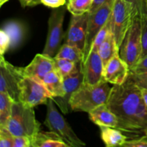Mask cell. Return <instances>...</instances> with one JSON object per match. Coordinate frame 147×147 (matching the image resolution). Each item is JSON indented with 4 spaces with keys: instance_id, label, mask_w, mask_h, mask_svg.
I'll list each match as a JSON object with an SVG mask.
<instances>
[{
    "instance_id": "obj_1",
    "label": "cell",
    "mask_w": 147,
    "mask_h": 147,
    "mask_svg": "<svg viewBox=\"0 0 147 147\" xmlns=\"http://www.w3.org/2000/svg\"><path fill=\"white\" fill-rule=\"evenodd\" d=\"M106 104L119 119L121 131L145 134L147 109L141 88L129 75L123 83L113 85Z\"/></svg>"
},
{
    "instance_id": "obj_2",
    "label": "cell",
    "mask_w": 147,
    "mask_h": 147,
    "mask_svg": "<svg viewBox=\"0 0 147 147\" xmlns=\"http://www.w3.org/2000/svg\"><path fill=\"white\" fill-rule=\"evenodd\" d=\"M111 90V87L104 80L96 85L83 83L72 95L70 109L73 111L89 113L97 106L106 104Z\"/></svg>"
},
{
    "instance_id": "obj_3",
    "label": "cell",
    "mask_w": 147,
    "mask_h": 147,
    "mask_svg": "<svg viewBox=\"0 0 147 147\" xmlns=\"http://www.w3.org/2000/svg\"><path fill=\"white\" fill-rule=\"evenodd\" d=\"M5 127L12 136L32 139L40 131V123L36 119L34 107L21 101H14L11 116Z\"/></svg>"
},
{
    "instance_id": "obj_4",
    "label": "cell",
    "mask_w": 147,
    "mask_h": 147,
    "mask_svg": "<svg viewBox=\"0 0 147 147\" xmlns=\"http://www.w3.org/2000/svg\"><path fill=\"white\" fill-rule=\"evenodd\" d=\"M47 113L44 124L51 131L58 135L69 147H82L86 143L78 138L63 115L59 112L53 98L47 103Z\"/></svg>"
},
{
    "instance_id": "obj_5",
    "label": "cell",
    "mask_w": 147,
    "mask_h": 147,
    "mask_svg": "<svg viewBox=\"0 0 147 147\" xmlns=\"http://www.w3.org/2000/svg\"><path fill=\"white\" fill-rule=\"evenodd\" d=\"M142 53V22L136 17L119 46V55L131 70L140 60Z\"/></svg>"
},
{
    "instance_id": "obj_6",
    "label": "cell",
    "mask_w": 147,
    "mask_h": 147,
    "mask_svg": "<svg viewBox=\"0 0 147 147\" xmlns=\"http://www.w3.org/2000/svg\"><path fill=\"white\" fill-rule=\"evenodd\" d=\"M134 19L130 3L126 0H114L110 16L111 30L119 48Z\"/></svg>"
},
{
    "instance_id": "obj_7",
    "label": "cell",
    "mask_w": 147,
    "mask_h": 147,
    "mask_svg": "<svg viewBox=\"0 0 147 147\" xmlns=\"http://www.w3.org/2000/svg\"><path fill=\"white\" fill-rule=\"evenodd\" d=\"M67 7L65 5L53 8L48 20V32L43 54L54 57L61 47L63 38L64 22Z\"/></svg>"
},
{
    "instance_id": "obj_8",
    "label": "cell",
    "mask_w": 147,
    "mask_h": 147,
    "mask_svg": "<svg viewBox=\"0 0 147 147\" xmlns=\"http://www.w3.org/2000/svg\"><path fill=\"white\" fill-rule=\"evenodd\" d=\"M19 88V101L32 107L47 104L49 99L53 98L42 83L27 76L20 80Z\"/></svg>"
},
{
    "instance_id": "obj_9",
    "label": "cell",
    "mask_w": 147,
    "mask_h": 147,
    "mask_svg": "<svg viewBox=\"0 0 147 147\" xmlns=\"http://www.w3.org/2000/svg\"><path fill=\"white\" fill-rule=\"evenodd\" d=\"M24 77L22 67H15L7 61L0 64V93L9 96L14 101H19V84Z\"/></svg>"
},
{
    "instance_id": "obj_10",
    "label": "cell",
    "mask_w": 147,
    "mask_h": 147,
    "mask_svg": "<svg viewBox=\"0 0 147 147\" xmlns=\"http://www.w3.org/2000/svg\"><path fill=\"white\" fill-rule=\"evenodd\" d=\"M113 2L106 3L89 14L87 36H86L84 53H83L84 57H83V63L91 50L92 44L96 36L109 20L111 13Z\"/></svg>"
},
{
    "instance_id": "obj_11",
    "label": "cell",
    "mask_w": 147,
    "mask_h": 147,
    "mask_svg": "<svg viewBox=\"0 0 147 147\" xmlns=\"http://www.w3.org/2000/svg\"><path fill=\"white\" fill-rule=\"evenodd\" d=\"M89 14L90 12L85 13L81 15L72 14L65 42V43L77 47L83 53L87 36Z\"/></svg>"
},
{
    "instance_id": "obj_12",
    "label": "cell",
    "mask_w": 147,
    "mask_h": 147,
    "mask_svg": "<svg viewBox=\"0 0 147 147\" xmlns=\"http://www.w3.org/2000/svg\"><path fill=\"white\" fill-rule=\"evenodd\" d=\"M83 83L96 85L103 80L104 65L98 52L90 50L86 60L81 63Z\"/></svg>"
},
{
    "instance_id": "obj_13",
    "label": "cell",
    "mask_w": 147,
    "mask_h": 147,
    "mask_svg": "<svg viewBox=\"0 0 147 147\" xmlns=\"http://www.w3.org/2000/svg\"><path fill=\"white\" fill-rule=\"evenodd\" d=\"M54 70H55L54 57L42 53L36 55L28 65L22 67V73L24 76L42 83L43 78Z\"/></svg>"
},
{
    "instance_id": "obj_14",
    "label": "cell",
    "mask_w": 147,
    "mask_h": 147,
    "mask_svg": "<svg viewBox=\"0 0 147 147\" xmlns=\"http://www.w3.org/2000/svg\"><path fill=\"white\" fill-rule=\"evenodd\" d=\"M83 83V73L80 67L78 71L63 78V95L60 98H53L54 100L64 114L68 113L70 100L72 95Z\"/></svg>"
},
{
    "instance_id": "obj_15",
    "label": "cell",
    "mask_w": 147,
    "mask_h": 147,
    "mask_svg": "<svg viewBox=\"0 0 147 147\" xmlns=\"http://www.w3.org/2000/svg\"><path fill=\"white\" fill-rule=\"evenodd\" d=\"M129 73V67L117 53L104 66L103 79L109 83L120 85L127 79Z\"/></svg>"
},
{
    "instance_id": "obj_16",
    "label": "cell",
    "mask_w": 147,
    "mask_h": 147,
    "mask_svg": "<svg viewBox=\"0 0 147 147\" xmlns=\"http://www.w3.org/2000/svg\"><path fill=\"white\" fill-rule=\"evenodd\" d=\"M90 120L98 126H109L120 130V122L117 116L107 107L102 104L88 113Z\"/></svg>"
},
{
    "instance_id": "obj_17",
    "label": "cell",
    "mask_w": 147,
    "mask_h": 147,
    "mask_svg": "<svg viewBox=\"0 0 147 147\" xmlns=\"http://www.w3.org/2000/svg\"><path fill=\"white\" fill-rule=\"evenodd\" d=\"M31 147H69L55 132L39 131L31 139Z\"/></svg>"
},
{
    "instance_id": "obj_18",
    "label": "cell",
    "mask_w": 147,
    "mask_h": 147,
    "mask_svg": "<svg viewBox=\"0 0 147 147\" xmlns=\"http://www.w3.org/2000/svg\"><path fill=\"white\" fill-rule=\"evenodd\" d=\"M3 30L9 37V49H14L22 42L25 35V29L22 23L19 21L7 22Z\"/></svg>"
},
{
    "instance_id": "obj_19",
    "label": "cell",
    "mask_w": 147,
    "mask_h": 147,
    "mask_svg": "<svg viewBox=\"0 0 147 147\" xmlns=\"http://www.w3.org/2000/svg\"><path fill=\"white\" fill-rule=\"evenodd\" d=\"M100 137L107 147L123 146L127 138L122 134L121 131L109 126H99Z\"/></svg>"
},
{
    "instance_id": "obj_20",
    "label": "cell",
    "mask_w": 147,
    "mask_h": 147,
    "mask_svg": "<svg viewBox=\"0 0 147 147\" xmlns=\"http://www.w3.org/2000/svg\"><path fill=\"white\" fill-rule=\"evenodd\" d=\"M42 83L53 98H60L63 95V78L56 70H52L43 78Z\"/></svg>"
},
{
    "instance_id": "obj_21",
    "label": "cell",
    "mask_w": 147,
    "mask_h": 147,
    "mask_svg": "<svg viewBox=\"0 0 147 147\" xmlns=\"http://www.w3.org/2000/svg\"><path fill=\"white\" fill-rule=\"evenodd\" d=\"M98 52L103 60L104 66L115 55L119 53V47L111 30L108 34L104 42L100 45Z\"/></svg>"
},
{
    "instance_id": "obj_22",
    "label": "cell",
    "mask_w": 147,
    "mask_h": 147,
    "mask_svg": "<svg viewBox=\"0 0 147 147\" xmlns=\"http://www.w3.org/2000/svg\"><path fill=\"white\" fill-rule=\"evenodd\" d=\"M83 52L76 46L65 43L61 45L60 50L54 57L63 58L78 63H82L83 60Z\"/></svg>"
},
{
    "instance_id": "obj_23",
    "label": "cell",
    "mask_w": 147,
    "mask_h": 147,
    "mask_svg": "<svg viewBox=\"0 0 147 147\" xmlns=\"http://www.w3.org/2000/svg\"><path fill=\"white\" fill-rule=\"evenodd\" d=\"M54 61L55 70L63 78L76 73L81 67V63H75L66 59L54 57Z\"/></svg>"
},
{
    "instance_id": "obj_24",
    "label": "cell",
    "mask_w": 147,
    "mask_h": 147,
    "mask_svg": "<svg viewBox=\"0 0 147 147\" xmlns=\"http://www.w3.org/2000/svg\"><path fill=\"white\" fill-rule=\"evenodd\" d=\"M13 102L9 96L0 93V127H5L11 116Z\"/></svg>"
},
{
    "instance_id": "obj_25",
    "label": "cell",
    "mask_w": 147,
    "mask_h": 147,
    "mask_svg": "<svg viewBox=\"0 0 147 147\" xmlns=\"http://www.w3.org/2000/svg\"><path fill=\"white\" fill-rule=\"evenodd\" d=\"M94 0H67V9L73 15H81L90 12Z\"/></svg>"
},
{
    "instance_id": "obj_26",
    "label": "cell",
    "mask_w": 147,
    "mask_h": 147,
    "mask_svg": "<svg viewBox=\"0 0 147 147\" xmlns=\"http://www.w3.org/2000/svg\"><path fill=\"white\" fill-rule=\"evenodd\" d=\"M111 30V21H110V17H109V20L103 26V28L99 31L97 35L95 37L94 40L93 42V44L91 46V50H94V51H97L98 50L99 47H100V45L104 42L106 40V37H107L108 34Z\"/></svg>"
},
{
    "instance_id": "obj_27",
    "label": "cell",
    "mask_w": 147,
    "mask_h": 147,
    "mask_svg": "<svg viewBox=\"0 0 147 147\" xmlns=\"http://www.w3.org/2000/svg\"><path fill=\"white\" fill-rule=\"evenodd\" d=\"M131 4L135 18L147 15V0H126Z\"/></svg>"
},
{
    "instance_id": "obj_28",
    "label": "cell",
    "mask_w": 147,
    "mask_h": 147,
    "mask_svg": "<svg viewBox=\"0 0 147 147\" xmlns=\"http://www.w3.org/2000/svg\"><path fill=\"white\" fill-rule=\"evenodd\" d=\"M129 76L139 88L147 89V71L139 73L130 72Z\"/></svg>"
},
{
    "instance_id": "obj_29",
    "label": "cell",
    "mask_w": 147,
    "mask_h": 147,
    "mask_svg": "<svg viewBox=\"0 0 147 147\" xmlns=\"http://www.w3.org/2000/svg\"><path fill=\"white\" fill-rule=\"evenodd\" d=\"M13 137L6 127H0V147H13Z\"/></svg>"
},
{
    "instance_id": "obj_30",
    "label": "cell",
    "mask_w": 147,
    "mask_h": 147,
    "mask_svg": "<svg viewBox=\"0 0 147 147\" xmlns=\"http://www.w3.org/2000/svg\"><path fill=\"white\" fill-rule=\"evenodd\" d=\"M142 22V53L141 58L147 55V15L140 19ZM140 58V59H141Z\"/></svg>"
},
{
    "instance_id": "obj_31",
    "label": "cell",
    "mask_w": 147,
    "mask_h": 147,
    "mask_svg": "<svg viewBox=\"0 0 147 147\" xmlns=\"http://www.w3.org/2000/svg\"><path fill=\"white\" fill-rule=\"evenodd\" d=\"M123 147H147V135L140 136L130 141H126Z\"/></svg>"
},
{
    "instance_id": "obj_32",
    "label": "cell",
    "mask_w": 147,
    "mask_h": 147,
    "mask_svg": "<svg viewBox=\"0 0 147 147\" xmlns=\"http://www.w3.org/2000/svg\"><path fill=\"white\" fill-rule=\"evenodd\" d=\"M9 37L4 30L0 29V54L4 55V53L9 49Z\"/></svg>"
},
{
    "instance_id": "obj_33",
    "label": "cell",
    "mask_w": 147,
    "mask_h": 147,
    "mask_svg": "<svg viewBox=\"0 0 147 147\" xmlns=\"http://www.w3.org/2000/svg\"><path fill=\"white\" fill-rule=\"evenodd\" d=\"M13 147H31V139L26 136H14Z\"/></svg>"
},
{
    "instance_id": "obj_34",
    "label": "cell",
    "mask_w": 147,
    "mask_h": 147,
    "mask_svg": "<svg viewBox=\"0 0 147 147\" xmlns=\"http://www.w3.org/2000/svg\"><path fill=\"white\" fill-rule=\"evenodd\" d=\"M144 71H147V55L141 58L135 65L134 67L130 70V72H134V73Z\"/></svg>"
},
{
    "instance_id": "obj_35",
    "label": "cell",
    "mask_w": 147,
    "mask_h": 147,
    "mask_svg": "<svg viewBox=\"0 0 147 147\" xmlns=\"http://www.w3.org/2000/svg\"><path fill=\"white\" fill-rule=\"evenodd\" d=\"M42 4L51 8H57L65 5L67 0H41Z\"/></svg>"
},
{
    "instance_id": "obj_36",
    "label": "cell",
    "mask_w": 147,
    "mask_h": 147,
    "mask_svg": "<svg viewBox=\"0 0 147 147\" xmlns=\"http://www.w3.org/2000/svg\"><path fill=\"white\" fill-rule=\"evenodd\" d=\"M22 7H34L42 4L41 0H19Z\"/></svg>"
},
{
    "instance_id": "obj_37",
    "label": "cell",
    "mask_w": 147,
    "mask_h": 147,
    "mask_svg": "<svg viewBox=\"0 0 147 147\" xmlns=\"http://www.w3.org/2000/svg\"><path fill=\"white\" fill-rule=\"evenodd\" d=\"M114 0H94L93 3V5H92L91 9H90V12H92V11H95V10L97 9L98 8L102 6L103 4H106V3L109 2H113Z\"/></svg>"
},
{
    "instance_id": "obj_38",
    "label": "cell",
    "mask_w": 147,
    "mask_h": 147,
    "mask_svg": "<svg viewBox=\"0 0 147 147\" xmlns=\"http://www.w3.org/2000/svg\"><path fill=\"white\" fill-rule=\"evenodd\" d=\"M141 90H142V98H143L144 102V104L147 109V89L141 88Z\"/></svg>"
},
{
    "instance_id": "obj_39",
    "label": "cell",
    "mask_w": 147,
    "mask_h": 147,
    "mask_svg": "<svg viewBox=\"0 0 147 147\" xmlns=\"http://www.w3.org/2000/svg\"><path fill=\"white\" fill-rule=\"evenodd\" d=\"M8 1L9 0H0V8H1V7L3 5V4H5V3Z\"/></svg>"
},
{
    "instance_id": "obj_40",
    "label": "cell",
    "mask_w": 147,
    "mask_h": 147,
    "mask_svg": "<svg viewBox=\"0 0 147 147\" xmlns=\"http://www.w3.org/2000/svg\"><path fill=\"white\" fill-rule=\"evenodd\" d=\"M4 61H5V59H4V56L1 55L0 54V64H1V63H2L3 62H4Z\"/></svg>"
},
{
    "instance_id": "obj_41",
    "label": "cell",
    "mask_w": 147,
    "mask_h": 147,
    "mask_svg": "<svg viewBox=\"0 0 147 147\" xmlns=\"http://www.w3.org/2000/svg\"><path fill=\"white\" fill-rule=\"evenodd\" d=\"M145 134H146V135H147V131H146V133H145Z\"/></svg>"
},
{
    "instance_id": "obj_42",
    "label": "cell",
    "mask_w": 147,
    "mask_h": 147,
    "mask_svg": "<svg viewBox=\"0 0 147 147\" xmlns=\"http://www.w3.org/2000/svg\"></svg>"
}]
</instances>
